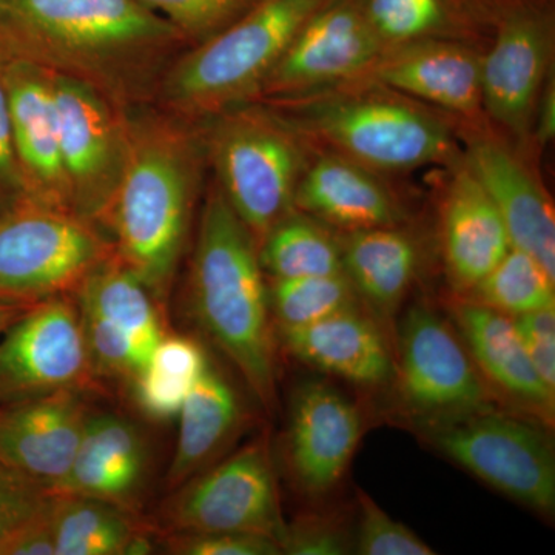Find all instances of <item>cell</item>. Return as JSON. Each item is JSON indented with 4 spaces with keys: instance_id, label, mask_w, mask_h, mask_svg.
<instances>
[{
    "instance_id": "6da1fadb",
    "label": "cell",
    "mask_w": 555,
    "mask_h": 555,
    "mask_svg": "<svg viewBox=\"0 0 555 555\" xmlns=\"http://www.w3.org/2000/svg\"><path fill=\"white\" fill-rule=\"evenodd\" d=\"M189 42L138 0H0V54L80 80L120 109L155 104Z\"/></svg>"
},
{
    "instance_id": "7a4b0ae2",
    "label": "cell",
    "mask_w": 555,
    "mask_h": 555,
    "mask_svg": "<svg viewBox=\"0 0 555 555\" xmlns=\"http://www.w3.org/2000/svg\"><path fill=\"white\" fill-rule=\"evenodd\" d=\"M126 122V164L107 233L116 257L163 301L184 254L206 152L198 124L166 109H127Z\"/></svg>"
},
{
    "instance_id": "3957f363",
    "label": "cell",
    "mask_w": 555,
    "mask_h": 555,
    "mask_svg": "<svg viewBox=\"0 0 555 555\" xmlns=\"http://www.w3.org/2000/svg\"><path fill=\"white\" fill-rule=\"evenodd\" d=\"M190 308L264 408L276 400L270 298L258 244L218 185L201 214L190 270Z\"/></svg>"
},
{
    "instance_id": "277c9868",
    "label": "cell",
    "mask_w": 555,
    "mask_h": 555,
    "mask_svg": "<svg viewBox=\"0 0 555 555\" xmlns=\"http://www.w3.org/2000/svg\"><path fill=\"white\" fill-rule=\"evenodd\" d=\"M273 107L306 145L345 156L374 171L454 164L447 124L414 100L367 79L352 80Z\"/></svg>"
},
{
    "instance_id": "5b68a950",
    "label": "cell",
    "mask_w": 555,
    "mask_h": 555,
    "mask_svg": "<svg viewBox=\"0 0 555 555\" xmlns=\"http://www.w3.org/2000/svg\"><path fill=\"white\" fill-rule=\"evenodd\" d=\"M328 0H259L217 36L189 47L160 79V109L199 124L261 98L306 22Z\"/></svg>"
},
{
    "instance_id": "8992f818",
    "label": "cell",
    "mask_w": 555,
    "mask_h": 555,
    "mask_svg": "<svg viewBox=\"0 0 555 555\" xmlns=\"http://www.w3.org/2000/svg\"><path fill=\"white\" fill-rule=\"evenodd\" d=\"M218 188L259 246L295 210L306 144L273 108L230 109L198 126Z\"/></svg>"
},
{
    "instance_id": "52a82bcc",
    "label": "cell",
    "mask_w": 555,
    "mask_h": 555,
    "mask_svg": "<svg viewBox=\"0 0 555 555\" xmlns=\"http://www.w3.org/2000/svg\"><path fill=\"white\" fill-rule=\"evenodd\" d=\"M104 230L68 211L24 201L0 215V302L73 297L115 255Z\"/></svg>"
},
{
    "instance_id": "ba28073f",
    "label": "cell",
    "mask_w": 555,
    "mask_h": 555,
    "mask_svg": "<svg viewBox=\"0 0 555 555\" xmlns=\"http://www.w3.org/2000/svg\"><path fill=\"white\" fill-rule=\"evenodd\" d=\"M422 427L427 443L452 463L514 502L553 516L555 454L545 423L489 408Z\"/></svg>"
},
{
    "instance_id": "9c48e42d",
    "label": "cell",
    "mask_w": 555,
    "mask_h": 555,
    "mask_svg": "<svg viewBox=\"0 0 555 555\" xmlns=\"http://www.w3.org/2000/svg\"><path fill=\"white\" fill-rule=\"evenodd\" d=\"M53 91L69 208L107 233L126 164V109L87 83L54 73Z\"/></svg>"
},
{
    "instance_id": "30bf717a",
    "label": "cell",
    "mask_w": 555,
    "mask_h": 555,
    "mask_svg": "<svg viewBox=\"0 0 555 555\" xmlns=\"http://www.w3.org/2000/svg\"><path fill=\"white\" fill-rule=\"evenodd\" d=\"M396 378L404 406L422 425L494 408L459 332L429 306L416 305L404 317Z\"/></svg>"
},
{
    "instance_id": "8fae6325",
    "label": "cell",
    "mask_w": 555,
    "mask_h": 555,
    "mask_svg": "<svg viewBox=\"0 0 555 555\" xmlns=\"http://www.w3.org/2000/svg\"><path fill=\"white\" fill-rule=\"evenodd\" d=\"M75 297L31 306L0 337V406L98 386Z\"/></svg>"
},
{
    "instance_id": "7c38bea8",
    "label": "cell",
    "mask_w": 555,
    "mask_h": 555,
    "mask_svg": "<svg viewBox=\"0 0 555 555\" xmlns=\"http://www.w3.org/2000/svg\"><path fill=\"white\" fill-rule=\"evenodd\" d=\"M73 297L98 377L133 383L166 335L158 299L116 254Z\"/></svg>"
},
{
    "instance_id": "4fadbf2b",
    "label": "cell",
    "mask_w": 555,
    "mask_h": 555,
    "mask_svg": "<svg viewBox=\"0 0 555 555\" xmlns=\"http://www.w3.org/2000/svg\"><path fill=\"white\" fill-rule=\"evenodd\" d=\"M495 39L481 56V107L520 141L531 138L554 53L553 0H525L494 21Z\"/></svg>"
},
{
    "instance_id": "5bb4252c",
    "label": "cell",
    "mask_w": 555,
    "mask_h": 555,
    "mask_svg": "<svg viewBox=\"0 0 555 555\" xmlns=\"http://www.w3.org/2000/svg\"><path fill=\"white\" fill-rule=\"evenodd\" d=\"M167 517L175 532H251L280 540L286 521L268 444H248L190 478Z\"/></svg>"
},
{
    "instance_id": "9a60e30c",
    "label": "cell",
    "mask_w": 555,
    "mask_h": 555,
    "mask_svg": "<svg viewBox=\"0 0 555 555\" xmlns=\"http://www.w3.org/2000/svg\"><path fill=\"white\" fill-rule=\"evenodd\" d=\"M385 50L358 0H328L292 40L259 100H292L364 78Z\"/></svg>"
},
{
    "instance_id": "2e32d148",
    "label": "cell",
    "mask_w": 555,
    "mask_h": 555,
    "mask_svg": "<svg viewBox=\"0 0 555 555\" xmlns=\"http://www.w3.org/2000/svg\"><path fill=\"white\" fill-rule=\"evenodd\" d=\"M360 408L324 379L302 383L292 400L287 460L298 488L310 496L334 491L363 436Z\"/></svg>"
},
{
    "instance_id": "e0dca14e",
    "label": "cell",
    "mask_w": 555,
    "mask_h": 555,
    "mask_svg": "<svg viewBox=\"0 0 555 555\" xmlns=\"http://www.w3.org/2000/svg\"><path fill=\"white\" fill-rule=\"evenodd\" d=\"M5 86L14 152L27 201L72 214L53 73L31 62L5 60Z\"/></svg>"
},
{
    "instance_id": "ac0fdd59",
    "label": "cell",
    "mask_w": 555,
    "mask_h": 555,
    "mask_svg": "<svg viewBox=\"0 0 555 555\" xmlns=\"http://www.w3.org/2000/svg\"><path fill=\"white\" fill-rule=\"evenodd\" d=\"M90 412L62 390L0 406V462L51 494L75 460Z\"/></svg>"
},
{
    "instance_id": "d6986e66",
    "label": "cell",
    "mask_w": 555,
    "mask_h": 555,
    "mask_svg": "<svg viewBox=\"0 0 555 555\" xmlns=\"http://www.w3.org/2000/svg\"><path fill=\"white\" fill-rule=\"evenodd\" d=\"M460 116L481 107V56L463 39L436 38L389 47L364 78Z\"/></svg>"
},
{
    "instance_id": "ffe728a7",
    "label": "cell",
    "mask_w": 555,
    "mask_h": 555,
    "mask_svg": "<svg viewBox=\"0 0 555 555\" xmlns=\"http://www.w3.org/2000/svg\"><path fill=\"white\" fill-rule=\"evenodd\" d=\"M463 163L491 196L513 247L531 255L555 276L554 206L534 171L513 149L492 138L470 139Z\"/></svg>"
},
{
    "instance_id": "44dd1931",
    "label": "cell",
    "mask_w": 555,
    "mask_h": 555,
    "mask_svg": "<svg viewBox=\"0 0 555 555\" xmlns=\"http://www.w3.org/2000/svg\"><path fill=\"white\" fill-rule=\"evenodd\" d=\"M454 327L491 390L520 414L553 426L555 392L532 366L511 317L465 298L451 306Z\"/></svg>"
},
{
    "instance_id": "7402d4cb",
    "label": "cell",
    "mask_w": 555,
    "mask_h": 555,
    "mask_svg": "<svg viewBox=\"0 0 555 555\" xmlns=\"http://www.w3.org/2000/svg\"><path fill=\"white\" fill-rule=\"evenodd\" d=\"M295 210L349 232L396 228L403 207L377 171L326 152L306 166L295 192Z\"/></svg>"
},
{
    "instance_id": "603a6c76",
    "label": "cell",
    "mask_w": 555,
    "mask_h": 555,
    "mask_svg": "<svg viewBox=\"0 0 555 555\" xmlns=\"http://www.w3.org/2000/svg\"><path fill=\"white\" fill-rule=\"evenodd\" d=\"M440 232L449 281L463 295L513 247L495 204L465 163L454 171L444 192Z\"/></svg>"
},
{
    "instance_id": "cb8c5ba5",
    "label": "cell",
    "mask_w": 555,
    "mask_h": 555,
    "mask_svg": "<svg viewBox=\"0 0 555 555\" xmlns=\"http://www.w3.org/2000/svg\"><path fill=\"white\" fill-rule=\"evenodd\" d=\"M281 332L292 356L324 374L364 387L387 385L396 378V357L385 332L358 306Z\"/></svg>"
},
{
    "instance_id": "d4e9b609",
    "label": "cell",
    "mask_w": 555,
    "mask_h": 555,
    "mask_svg": "<svg viewBox=\"0 0 555 555\" xmlns=\"http://www.w3.org/2000/svg\"><path fill=\"white\" fill-rule=\"evenodd\" d=\"M147 469L138 427L118 415H89L72 467L51 495L89 496L130 506Z\"/></svg>"
},
{
    "instance_id": "484cf974",
    "label": "cell",
    "mask_w": 555,
    "mask_h": 555,
    "mask_svg": "<svg viewBox=\"0 0 555 555\" xmlns=\"http://www.w3.org/2000/svg\"><path fill=\"white\" fill-rule=\"evenodd\" d=\"M178 416L177 448L167 473L169 489L188 483L229 443L241 425L243 408L235 387L208 363Z\"/></svg>"
},
{
    "instance_id": "4316f807",
    "label": "cell",
    "mask_w": 555,
    "mask_h": 555,
    "mask_svg": "<svg viewBox=\"0 0 555 555\" xmlns=\"http://www.w3.org/2000/svg\"><path fill=\"white\" fill-rule=\"evenodd\" d=\"M339 243L343 269L358 297L382 317H392L418 272L414 236L396 225L349 232Z\"/></svg>"
},
{
    "instance_id": "83f0119b",
    "label": "cell",
    "mask_w": 555,
    "mask_h": 555,
    "mask_svg": "<svg viewBox=\"0 0 555 555\" xmlns=\"http://www.w3.org/2000/svg\"><path fill=\"white\" fill-rule=\"evenodd\" d=\"M51 529L56 555H129L144 532L126 507L76 495H53Z\"/></svg>"
},
{
    "instance_id": "f1b7e54d",
    "label": "cell",
    "mask_w": 555,
    "mask_h": 555,
    "mask_svg": "<svg viewBox=\"0 0 555 555\" xmlns=\"http://www.w3.org/2000/svg\"><path fill=\"white\" fill-rule=\"evenodd\" d=\"M259 262L273 280L345 273L341 243L323 222L294 210L258 246Z\"/></svg>"
},
{
    "instance_id": "f546056e",
    "label": "cell",
    "mask_w": 555,
    "mask_h": 555,
    "mask_svg": "<svg viewBox=\"0 0 555 555\" xmlns=\"http://www.w3.org/2000/svg\"><path fill=\"white\" fill-rule=\"evenodd\" d=\"M386 49L416 40L463 39L480 17L463 0H358Z\"/></svg>"
},
{
    "instance_id": "4dcf8cb0",
    "label": "cell",
    "mask_w": 555,
    "mask_h": 555,
    "mask_svg": "<svg viewBox=\"0 0 555 555\" xmlns=\"http://www.w3.org/2000/svg\"><path fill=\"white\" fill-rule=\"evenodd\" d=\"M206 350L184 335H164L147 366L134 378L139 408L156 420L178 416L208 366Z\"/></svg>"
},
{
    "instance_id": "1f68e13d",
    "label": "cell",
    "mask_w": 555,
    "mask_h": 555,
    "mask_svg": "<svg viewBox=\"0 0 555 555\" xmlns=\"http://www.w3.org/2000/svg\"><path fill=\"white\" fill-rule=\"evenodd\" d=\"M467 295L486 308L516 318L555 308V276L531 255L511 247Z\"/></svg>"
},
{
    "instance_id": "d6a6232c",
    "label": "cell",
    "mask_w": 555,
    "mask_h": 555,
    "mask_svg": "<svg viewBox=\"0 0 555 555\" xmlns=\"http://www.w3.org/2000/svg\"><path fill=\"white\" fill-rule=\"evenodd\" d=\"M269 298L281 331L309 326L341 310L356 308L360 299L346 273L273 280Z\"/></svg>"
},
{
    "instance_id": "836d02e7",
    "label": "cell",
    "mask_w": 555,
    "mask_h": 555,
    "mask_svg": "<svg viewBox=\"0 0 555 555\" xmlns=\"http://www.w3.org/2000/svg\"><path fill=\"white\" fill-rule=\"evenodd\" d=\"M198 46L238 21L259 0H138Z\"/></svg>"
},
{
    "instance_id": "e575fe53",
    "label": "cell",
    "mask_w": 555,
    "mask_h": 555,
    "mask_svg": "<svg viewBox=\"0 0 555 555\" xmlns=\"http://www.w3.org/2000/svg\"><path fill=\"white\" fill-rule=\"evenodd\" d=\"M353 553L361 555H434L406 525L396 520L371 496L358 494V524L353 537Z\"/></svg>"
},
{
    "instance_id": "d590c367",
    "label": "cell",
    "mask_w": 555,
    "mask_h": 555,
    "mask_svg": "<svg viewBox=\"0 0 555 555\" xmlns=\"http://www.w3.org/2000/svg\"><path fill=\"white\" fill-rule=\"evenodd\" d=\"M53 495L0 462V555L28 526L49 516Z\"/></svg>"
},
{
    "instance_id": "8d00e7d4",
    "label": "cell",
    "mask_w": 555,
    "mask_h": 555,
    "mask_svg": "<svg viewBox=\"0 0 555 555\" xmlns=\"http://www.w3.org/2000/svg\"><path fill=\"white\" fill-rule=\"evenodd\" d=\"M167 550L181 555H276L280 543L273 537L251 532H175Z\"/></svg>"
},
{
    "instance_id": "74e56055",
    "label": "cell",
    "mask_w": 555,
    "mask_h": 555,
    "mask_svg": "<svg viewBox=\"0 0 555 555\" xmlns=\"http://www.w3.org/2000/svg\"><path fill=\"white\" fill-rule=\"evenodd\" d=\"M281 554L345 555L353 551V537L338 521L327 517L301 518L284 526L278 540Z\"/></svg>"
},
{
    "instance_id": "f35d334b",
    "label": "cell",
    "mask_w": 555,
    "mask_h": 555,
    "mask_svg": "<svg viewBox=\"0 0 555 555\" xmlns=\"http://www.w3.org/2000/svg\"><path fill=\"white\" fill-rule=\"evenodd\" d=\"M540 378L555 392V308L513 318Z\"/></svg>"
},
{
    "instance_id": "ab89813d",
    "label": "cell",
    "mask_w": 555,
    "mask_h": 555,
    "mask_svg": "<svg viewBox=\"0 0 555 555\" xmlns=\"http://www.w3.org/2000/svg\"><path fill=\"white\" fill-rule=\"evenodd\" d=\"M27 201L13 133H11L9 94L5 86V57L0 54V215Z\"/></svg>"
},
{
    "instance_id": "60d3db41",
    "label": "cell",
    "mask_w": 555,
    "mask_h": 555,
    "mask_svg": "<svg viewBox=\"0 0 555 555\" xmlns=\"http://www.w3.org/2000/svg\"><path fill=\"white\" fill-rule=\"evenodd\" d=\"M5 555H56L51 529V509L49 516L22 531L7 547Z\"/></svg>"
},
{
    "instance_id": "b9f144b4",
    "label": "cell",
    "mask_w": 555,
    "mask_h": 555,
    "mask_svg": "<svg viewBox=\"0 0 555 555\" xmlns=\"http://www.w3.org/2000/svg\"><path fill=\"white\" fill-rule=\"evenodd\" d=\"M542 94H540L539 104H537L534 127L532 134L539 144H547L553 141L555 131V87L554 76H550Z\"/></svg>"
},
{
    "instance_id": "7bdbcfd3",
    "label": "cell",
    "mask_w": 555,
    "mask_h": 555,
    "mask_svg": "<svg viewBox=\"0 0 555 555\" xmlns=\"http://www.w3.org/2000/svg\"><path fill=\"white\" fill-rule=\"evenodd\" d=\"M480 20L489 21L494 24L496 16L509 7L517 5V3L525 2V0H463Z\"/></svg>"
},
{
    "instance_id": "ee69618b",
    "label": "cell",
    "mask_w": 555,
    "mask_h": 555,
    "mask_svg": "<svg viewBox=\"0 0 555 555\" xmlns=\"http://www.w3.org/2000/svg\"><path fill=\"white\" fill-rule=\"evenodd\" d=\"M31 306L10 305L0 302V337L11 327Z\"/></svg>"
}]
</instances>
